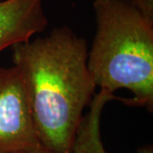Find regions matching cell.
<instances>
[{
  "instance_id": "7",
  "label": "cell",
  "mask_w": 153,
  "mask_h": 153,
  "mask_svg": "<svg viewBox=\"0 0 153 153\" xmlns=\"http://www.w3.org/2000/svg\"><path fill=\"white\" fill-rule=\"evenodd\" d=\"M16 153H59L53 152L51 150H49L47 148L44 147V146H39L35 149H31V150H27V151H23V152H19Z\"/></svg>"
},
{
  "instance_id": "2",
  "label": "cell",
  "mask_w": 153,
  "mask_h": 153,
  "mask_svg": "<svg viewBox=\"0 0 153 153\" xmlns=\"http://www.w3.org/2000/svg\"><path fill=\"white\" fill-rule=\"evenodd\" d=\"M95 33L87 66L96 87L126 88V105L153 110V21L128 0H94Z\"/></svg>"
},
{
  "instance_id": "3",
  "label": "cell",
  "mask_w": 153,
  "mask_h": 153,
  "mask_svg": "<svg viewBox=\"0 0 153 153\" xmlns=\"http://www.w3.org/2000/svg\"><path fill=\"white\" fill-rule=\"evenodd\" d=\"M42 146L22 75L16 67L0 68V153Z\"/></svg>"
},
{
  "instance_id": "6",
  "label": "cell",
  "mask_w": 153,
  "mask_h": 153,
  "mask_svg": "<svg viewBox=\"0 0 153 153\" xmlns=\"http://www.w3.org/2000/svg\"><path fill=\"white\" fill-rule=\"evenodd\" d=\"M143 16L153 21V0H128Z\"/></svg>"
},
{
  "instance_id": "5",
  "label": "cell",
  "mask_w": 153,
  "mask_h": 153,
  "mask_svg": "<svg viewBox=\"0 0 153 153\" xmlns=\"http://www.w3.org/2000/svg\"><path fill=\"white\" fill-rule=\"evenodd\" d=\"M117 99L121 101L123 100L102 89L94 94L89 104V111L82 117L71 153H108L101 140L100 117L105 105L111 100ZM138 153H153L152 146L142 147Z\"/></svg>"
},
{
  "instance_id": "4",
  "label": "cell",
  "mask_w": 153,
  "mask_h": 153,
  "mask_svg": "<svg viewBox=\"0 0 153 153\" xmlns=\"http://www.w3.org/2000/svg\"><path fill=\"white\" fill-rule=\"evenodd\" d=\"M44 0H0V52L44 32Z\"/></svg>"
},
{
  "instance_id": "1",
  "label": "cell",
  "mask_w": 153,
  "mask_h": 153,
  "mask_svg": "<svg viewBox=\"0 0 153 153\" xmlns=\"http://www.w3.org/2000/svg\"><path fill=\"white\" fill-rule=\"evenodd\" d=\"M11 48L41 146L71 153L82 112L97 88L87 66L86 39L61 27Z\"/></svg>"
}]
</instances>
